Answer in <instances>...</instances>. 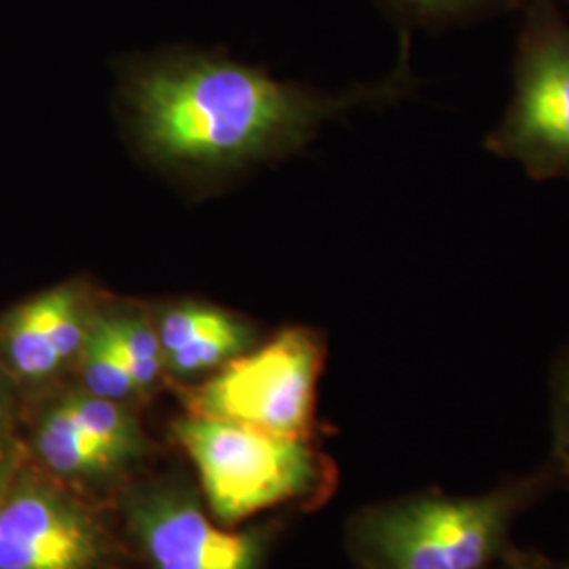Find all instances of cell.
<instances>
[{
    "label": "cell",
    "instance_id": "obj_9",
    "mask_svg": "<svg viewBox=\"0 0 569 569\" xmlns=\"http://www.w3.org/2000/svg\"><path fill=\"white\" fill-rule=\"evenodd\" d=\"M37 451L47 467L66 477L93 475L117 465L63 401L42 418L37 430Z\"/></svg>",
    "mask_w": 569,
    "mask_h": 569
},
{
    "label": "cell",
    "instance_id": "obj_10",
    "mask_svg": "<svg viewBox=\"0 0 569 569\" xmlns=\"http://www.w3.org/2000/svg\"><path fill=\"white\" fill-rule=\"evenodd\" d=\"M82 380L89 395L108 401H122L138 392V387L124 366L121 350L114 345L106 321L100 319L89 327L81 355Z\"/></svg>",
    "mask_w": 569,
    "mask_h": 569
},
{
    "label": "cell",
    "instance_id": "obj_7",
    "mask_svg": "<svg viewBox=\"0 0 569 569\" xmlns=\"http://www.w3.org/2000/svg\"><path fill=\"white\" fill-rule=\"evenodd\" d=\"M91 321L77 284H60L11 310L0 329V352L23 382H41L81 355Z\"/></svg>",
    "mask_w": 569,
    "mask_h": 569
},
{
    "label": "cell",
    "instance_id": "obj_2",
    "mask_svg": "<svg viewBox=\"0 0 569 569\" xmlns=\"http://www.w3.org/2000/svg\"><path fill=\"white\" fill-rule=\"evenodd\" d=\"M552 475L533 472L479 496L427 493L388 505L361 521L359 547L371 569L493 568Z\"/></svg>",
    "mask_w": 569,
    "mask_h": 569
},
{
    "label": "cell",
    "instance_id": "obj_14",
    "mask_svg": "<svg viewBox=\"0 0 569 569\" xmlns=\"http://www.w3.org/2000/svg\"><path fill=\"white\" fill-rule=\"evenodd\" d=\"M232 321L234 317L209 306H176L169 312H164L157 333L163 346V355H169L188 342L201 338L204 333L230 326Z\"/></svg>",
    "mask_w": 569,
    "mask_h": 569
},
{
    "label": "cell",
    "instance_id": "obj_18",
    "mask_svg": "<svg viewBox=\"0 0 569 569\" xmlns=\"http://www.w3.org/2000/svg\"><path fill=\"white\" fill-rule=\"evenodd\" d=\"M9 467H11V443H9L4 416L0 413V493L7 489V483H9Z\"/></svg>",
    "mask_w": 569,
    "mask_h": 569
},
{
    "label": "cell",
    "instance_id": "obj_17",
    "mask_svg": "<svg viewBox=\"0 0 569 569\" xmlns=\"http://www.w3.org/2000/svg\"><path fill=\"white\" fill-rule=\"evenodd\" d=\"M489 569H561L552 566L540 555H528V552H507L493 568Z\"/></svg>",
    "mask_w": 569,
    "mask_h": 569
},
{
    "label": "cell",
    "instance_id": "obj_3",
    "mask_svg": "<svg viewBox=\"0 0 569 569\" xmlns=\"http://www.w3.org/2000/svg\"><path fill=\"white\" fill-rule=\"evenodd\" d=\"M509 102L483 140L529 180L569 182V23L552 0H528Z\"/></svg>",
    "mask_w": 569,
    "mask_h": 569
},
{
    "label": "cell",
    "instance_id": "obj_15",
    "mask_svg": "<svg viewBox=\"0 0 569 569\" xmlns=\"http://www.w3.org/2000/svg\"><path fill=\"white\" fill-rule=\"evenodd\" d=\"M550 422H552V472L569 481V345L559 352L550 378Z\"/></svg>",
    "mask_w": 569,
    "mask_h": 569
},
{
    "label": "cell",
    "instance_id": "obj_11",
    "mask_svg": "<svg viewBox=\"0 0 569 569\" xmlns=\"http://www.w3.org/2000/svg\"><path fill=\"white\" fill-rule=\"evenodd\" d=\"M81 427L102 446L117 462L136 453L142 446L133 418L117 401L96 395H70L63 399Z\"/></svg>",
    "mask_w": 569,
    "mask_h": 569
},
{
    "label": "cell",
    "instance_id": "obj_6",
    "mask_svg": "<svg viewBox=\"0 0 569 569\" xmlns=\"http://www.w3.org/2000/svg\"><path fill=\"white\" fill-rule=\"evenodd\" d=\"M100 538L56 489L21 479L0 493V569H91Z\"/></svg>",
    "mask_w": 569,
    "mask_h": 569
},
{
    "label": "cell",
    "instance_id": "obj_1",
    "mask_svg": "<svg viewBox=\"0 0 569 569\" xmlns=\"http://www.w3.org/2000/svg\"><path fill=\"white\" fill-rule=\"evenodd\" d=\"M413 87L407 56L378 84L327 96L226 58L176 53L136 70L127 100L148 154L211 169L293 152L327 121Z\"/></svg>",
    "mask_w": 569,
    "mask_h": 569
},
{
    "label": "cell",
    "instance_id": "obj_12",
    "mask_svg": "<svg viewBox=\"0 0 569 569\" xmlns=\"http://www.w3.org/2000/svg\"><path fill=\"white\" fill-rule=\"evenodd\" d=\"M103 321L114 345L121 350L124 366L138 390L152 387L164 366L163 346L157 329L140 317H114Z\"/></svg>",
    "mask_w": 569,
    "mask_h": 569
},
{
    "label": "cell",
    "instance_id": "obj_5",
    "mask_svg": "<svg viewBox=\"0 0 569 569\" xmlns=\"http://www.w3.org/2000/svg\"><path fill=\"white\" fill-rule=\"evenodd\" d=\"M323 359L326 346L312 329H284L260 350L230 359L211 380L188 390L186 407L197 418L306 439Z\"/></svg>",
    "mask_w": 569,
    "mask_h": 569
},
{
    "label": "cell",
    "instance_id": "obj_13",
    "mask_svg": "<svg viewBox=\"0 0 569 569\" xmlns=\"http://www.w3.org/2000/svg\"><path fill=\"white\" fill-rule=\"evenodd\" d=\"M251 340V331L241 321L204 333L201 338L164 355V366L178 376L201 373L213 367L224 366L230 359L243 355Z\"/></svg>",
    "mask_w": 569,
    "mask_h": 569
},
{
    "label": "cell",
    "instance_id": "obj_16",
    "mask_svg": "<svg viewBox=\"0 0 569 569\" xmlns=\"http://www.w3.org/2000/svg\"><path fill=\"white\" fill-rule=\"evenodd\" d=\"M397 13L420 23H446L488 13L512 2L528 0H382Z\"/></svg>",
    "mask_w": 569,
    "mask_h": 569
},
{
    "label": "cell",
    "instance_id": "obj_4",
    "mask_svg": "<svg viewBox=\"0 0 569 569\" xmlns=\"http://www.w3.org/2000/svg\"><path fill=\"white\" fill-rule=\"evenodd\" d=\"M173 430L201 475L211 509L226 523L306 496L319 483L321 468L306 439L197 416Z\"/></svg>",
    "mask_w": 569,
    "mask_h": 569
},
{
    "label": "cell",
    "instance_id": "obj_8",
    "mask_svg": "<svg viewBox=\"0 0 569 569\" xmlns=\"http://www.w3.org/2000/svg\"><path fill=\"white\" fill-rule=\"evenodd\" d=\"M138 529L154 569H256L258 542L218 529L203 512L176 500H154L138 512Z\"/></svg>",
    "mask_w": 569,
    "mask_h": 569
}]
</instances>
